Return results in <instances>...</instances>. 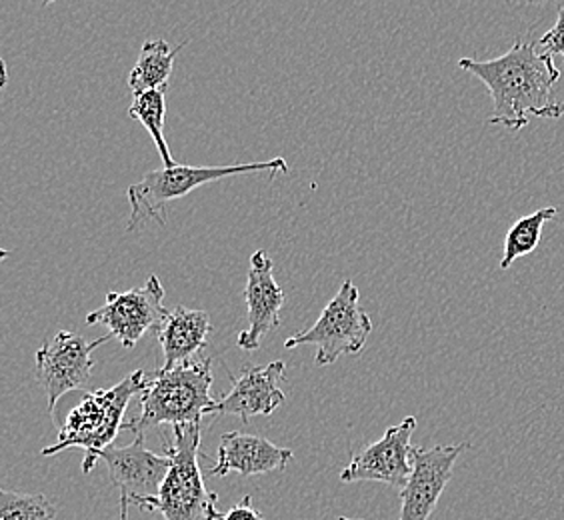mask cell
Segmentation results:
<instances>
[{
    "mask_svg": "<svg viewBox=\"0 0 564 520\" xmlns=\"http://www.w3.org/2000/svg\"><path fill=\"white\" fill-rule=\"evenodd\" d=\"M458 66L489 87V124L519 132L529 127L531 119H561L564 115V102H554L551 97L561 71L554 66L553 56L539 51V44L517 39L509 53L499 58H460Z\"/></svg>",
    "mask_w": 564,
    "mask_h": 520,
    "instance_id": "cell-1",
    "label": "cell"
},
{
    "mask_svg": "<svg viewBox=\"0 0 564 520\" xmlns=\"http://www.w3.org/2000/svg\"><path fill=\"white\" fill-rule=\"evenodd\" d=\"M210 358L198 357L178 365L174 369L147 372V382L141 394V412L124 423L127 431L144 434L152 426L171 424H203L207 414H213L218 399L213 389Z\"/></svg>",
    "mask_w": 564,
    "mask_h": 520,
    "instance_id": "cell-2",
    "label": "cell"
},
{
    "mask_svg": "<svg viewBox=\"0 0 564 520\" xmlns=\"http://www.w3.org/2000/svg\"><path fill=\"white\" fill-rule=\"evenodd\" d=\"M203 424L174 426V443L164 441V455L171 458V470L164 478L156 499L147 500L141 509L161 512L164 520H220L217 492L205 487L198 466Z\"/></svg>",
    "mask_w": 564,
    "mask_h": 520,
    "instance_id": "cell-3",
    "label": "cell"
},
{
    "mask_svg": "<svg viewBox=\"0 0 564 520\" xmlns=\"http://www.w3.org/2000/svg\"><path fill=\"white\" fill-rule=\"evenodd\" d=\"M269 173L272 178L276 174L289 173V163L276 156L272 161L262 163L232 164V166H185L176 164L174 169H156L144 174L139 183L127 188V196L131 203V218L127 230L131 232L141 227L147 220H156L159 225H166L164 208L176 198L193 193L198 186L215 183L235 174Z\"/></svg>",
    "mask_w": 564,
    "mask_h": 520,
    "instance_id": "cell-4",
    "label": "cell"
},
{
    "mask_svg": "<svg viewBox=\"0 0 564 520\" xmlns=\"http://www.w3.org/2000/svg\"><path fill=\"white\" fill-rule=\"evenodd\" d=\"M147 382V372L139 369L120 380L112 389L95 390L85 394V399L66 414L61 426L58 443L44 448L43 456H53L66 448L80 446L90 458L98 451L112 445L124 429V412L134 394H142Z\"/></svg>",
    "mask_w": 564,
    "mask_h": 520,
    "instance_id": "cell-5",
    "label": "cell"
},
{
    "mask_svg": "<svg viewBox=\"0 0 564 520\" xmlns=\"http://www.w3.org/2000/svg\"><path fill=\"white\" fill-rule=\"evenodd\" d=\"M372 333L369 313L360 306V294L352 282L347 281L328 301L325 311L308 331L296 333L284 340V348L304 345L316 347V367L335 365L338 358L358 355Z\"/></svg>",
    "mask_w": 564,
    "mask_h": 520,
    "instance_id": "cell-6",
    "label": "cell"
},
{
    "mask_svg": "<svg viewBox=\"0 0 564 520\" xmlns=\"http://www.w3.org/2000/svg\"><path fill=\"white\" fill-rule=\"evenodd\" d=\"M110 338L112 336L105 335L88 343L85 336L61 331L53 336V340H46L43 347L39 348L34 377L46 392L48 414H55L56 402L61 401L66 392L87 389L95 369L93 353Z\"/></svg>",
    "mask_w": 564,
    "mask_h": 520,
    "instance_id": "cell-7",
    "label": "cell"
},
{
    "mask_svg": "<svg viewBox=\"0 0 564 520\" xmlns=\"http://www.w3.org/2000/svg\"><path fill=\"white\" fill-rule=\"evenodd\" d=\"M97 461H102L109 468L110 485L119 490L120 497L139 509L147 500L159 497L164 478L171 470V458L149 451L144 434H137L129 446L119 448L110 445L85 458L83 470L90 473Z\"/></svg>",
    "mask_w": 564,
    "mask_h": 520,
    "instance_id": "cell-8",
    "label": "cell"
},
{
    "mask_svg": "<svg viewBox=\"0 0 564 520\" xmlns=\"http://www.w3.org/2000/svg\"><path fill=\"white\" fill-rule=\"evenodd\" d=\"M164 289L159 277L127 293H109L107 303L87 316V325H102L124 348H132L149 331L159 333L171 311L164 308Z\"/></svg>",
    "mask_w": 564,
    "mask_h": 520,
    "instance_id": "cell-9",
    "label": "cell"
},
{
    "mask_svg": "<svg viewBox=\"0 0 564 520\" xmlns=\"http://www.w3.org/2000/svg\"><path fill=\"white\" fill-rule=\"evenodd\" d=\"M416 431V419L406 416L401 424L387 429L382 438L352 456L350 465L340 473L343 483H382L401 492L413 475L411 438Z\"/></svg>",
    "mask_w": 564,
    "mask_h": 520,
    "instance_id": "cell-10",
    "label": "cell"
},
{
    "mask_svg": "<svg viewBox=\"0 0 564 520\" xmlns=\"http://www.w3.org/2000/svg\"><path fill=\"white\" fill-rule=\"evenodd\" d=\"M467 448H470L468 443L438 445L433 448L414 446L413 475L401 490L402 509L399 520L431 519L446 485L453 478L456 458Z\"/></svg>",
    "mask_w": 564,
    "mask_h": 520,
    "instance_id": "cell-11",
    "label": "cell"
},
{
    "mask_svg": "<svg viewBox=\"0 0 564 520\" xmlns=\"http://www.w3.org/2000/svg\"><path fill=\"white\" fill-rule=\"evenodd\" d=\"M245 301L249 308V326L240 333L237 345L252 353L261 348L264 336L281 325V308L284 304V293L272 274V259L264 250H257L250 257Z\"/></svg>",
    "mask_w": 564,
    "mask_h": 520,
    "instance_id": "cell-12",
    "label": "cell"
},
{
    "mask_svg": "<svg viewBox=\"0 0 564 520\" xmlns=\"http://www.w3.org/2000/svg\"><path fill=\"white\" fill-rule=\"evenodd\" d=\"M284 379V362L274 360L264 367H247L240 379H232L227 397L218 399L213 414L239 416L249 423L250 416H269L284 402L279 382Z\"/></svg>",
    "mask_w": 564,
    "mask_h": 520,
    "instance_id": "cell-13",
    "label": "cell"
},
{
    "mask_svg": "<svg viewBox=\"0 0 564 520\" xmlns=\"http://www.w3.org/2000/svg\"><path fill=\"white\" fill-rule=\"evenodd\" d=\"M293 458V451L284 446L272 445L264 436L257 434H223L218 443L217 465L210 468L213 477H227L239 473L240 477L267 475L274 470H284Z\"/></svg>",
    "mask_w": 564,
    "mask_h": 520,
    "instance_id": "cell-14",
    "label": "cell"
},
{
    "mask_svg": "<svg viewBox=\"0 0 564 520\" xmlns=\"http://www.w3.org/2000/svg\"><path fill=\"white\" fill-rule=\"evenodd\" d=\"M210 315L207 311L186 308L178 304L164 321L159 336V345L163 348V369H174L198 357L207 347L210 335Z\"/></svg>",
    "mask_w": 564,
    "mask_h": 520,
    "instance_id": "cell-15",
    "label": "cell"
},
{
    "mask_svg": "<svg viewBox=\"0 0 564 520\" xmlns=\"http://www.w3.org/2000/svg\"><path fill=\"white\" fill-rule=\"evenodd\" d=\"M185 44H178L176 48H171L164 41H147L142 44L141 55L129 75L132 95L139 97L142 93L169 88L174 58L185 48Z\"/></svg>",
    "mask_w": 564,
    "mask_h": 520,
    "instance_id": "cell-16",
    "label": "cell"
},
{
    "mask_svg": "<svg viewBox=\"0 0 564 520\" xmlns=\"http://www.w3.org/2000/svg\"><path fill=\"white\" fill-rule=\"evenodd\" d=\"M558 213V208L554 206H544L534 210L529 217H522L510 227L507 232V239H505V252H502V259H500V269L507 271L510 264L514 260L522 259L527 254H531L539 247L541 242V232L543 227L553 220Z\"/></svg>",
    "mask_w": 564,
    "mask_h": 520,
    "instance_id": "cell-17",
    "label": "cell"
},
{
    "mask_svg": "<svg viewBox=\"0 0 564 520\" xmlns=\"http://www.w3.org/2000/svg\"><path fill=\"white\" fill-rule=\"evenodd\" d=\"M166 88L142 93L132 100L129 117L139 120L144 129L149 130L156 151L163 159L164 169H174L173 154L169 151V142L164 139V112H166Z\"/></svg>",
    "mask_w": 564,
    "mask_h": 520,
    "instance_id": "cell-18",
    "label": "cell"
},
{
    "mask_svg": "<svg viewBox=\"0 0 564 520\" xmlns=\"http://www.w3.org/2000/svg\"><path fill=\"white\" fill-rule=\"evenodd\" d=\"M56 505L46 495L0 490V520H55Z\"/></svg>",
    "mask_w": 564,
    "mask_h": 520,
    "instance_id": "cell-19",
    "label": "cell"
},
{
    "mask_svg": "<svg viewBox=\"0 0 564 520\" xmlns=\"http://www.w3.org/2000/svg\"><path fill=\"white\" fill-rule=\"evenodd\" d=\"M539 48L546 53V55H561L564 56V7L558 9V17H556V24L549 33H544L539 39Z\"/></svg>",
    "mask_w": 564,
    "mask_h": 520,
    "instance_id": "cell-20",
    "label": "cell"
},
{
    "mask_svg": "<svg viewBox=\"0 0 564 520\" xmlns=\"http://www.w3.org/2000/svg\"><path fill=\"white\" fill-rule=\"evenodd\" d=\"M220 520H262V514L259 510L252 509V499L245 497L232 509H228Z\"/></svg>",
    "mask_w": 564,
    "mask_h": 520,
    "instance_id": "cell-21",
    "label": "cell"
},
{
    "mask_svg": "<svg viewBox=\"0 0 564 520\" xmlns=\"http://www.w3.org/2000/svg\"><path fill=\"white\" fill-rule=\"evenodd\" d=\"M129 500L124 499V497H120V520H127L129 517Z\"/></svg>",
    "mask_w": 564,
    "mask_h": 520,
    "instance_id": "cell-22",
    "label": "cell"
}]
</instances>
